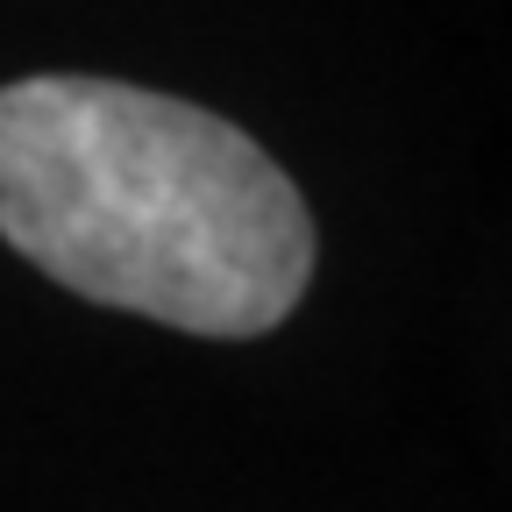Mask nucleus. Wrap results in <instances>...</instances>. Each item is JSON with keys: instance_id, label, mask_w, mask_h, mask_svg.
I'll list each match as a JSON object with an SVG mask.
<instances>
[{"instance_id": "1", "label": "nucleus", "mask_w": 512, "mask_h": 512, "mask_svg": "<svg viewBox=\"0 0 512 512\" xmlns=\"http://www.w3.org/2000/svg\"><path fill=\"white\" fill-rule=\"evenodd\" d=\"M0 235L43 278L185 335H271L313 285V214L235 121L121 79L0 86Z\"/></svg>"}]
</instances>
